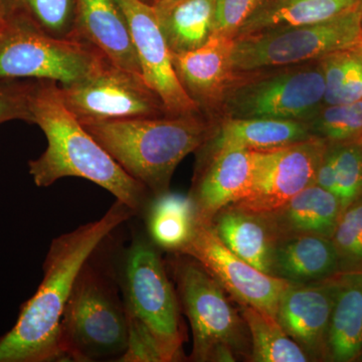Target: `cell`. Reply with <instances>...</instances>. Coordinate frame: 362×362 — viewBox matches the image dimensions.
I'll return each instance as SVG.
<instances>
[{
  "label": "cell",
  "mask_w": 362,
  "mask_h": 362,
  "mask_svg": "<svg viewBox=\"0 0 362 362\" xmlns=\"http://www.w3.org/2000/svg\"><path fill=\"white\" fill-rule=\"evenodd\" d=\"M339 273V258L330 238L299 235L276 240L270 275L291 284H309Z\"/></svg>",
  "instance_id": "obj_19"
},
{
  "label": "cell",
  "mask_w": 362,
  "mask_h": 362,
  "mask_svg": "<svg viewBox=\"0 0 362 362\" xmlns=\"http://www.w3.org/2000/svg\"><path fill=\"white\" fill-rule=\"evenodd\" d=\"M127 312V311H126ZM127 349L119 361L163 362L156 340L144 325L128 313Z\"/></svg>",
  "instance_id": "obj_34"
},
{
  "label": "cell",
  "mask_w": 362,
  "mask_h": 362,
  "mask_svg": "<svg viewBox=\"0 0 362 362\" xmlns=\"http://www.w3.org/2000/svg\"><path fill=\"white\" fill-rule=\"evenodd\" d=\"M178 252L197 259L238 303L275 318L281 298L291 285L237 256L221 242L211 223H197L192 239Z\"/></svg>",
  "instance_id": "obj_12"
},
{
  "label": "cell",
  "mask_w": 362,
  "mask_h": 362,
  "mask_svg": "<svg viewBox=\"0 0 362 362\" xmlns=\"http://www.w3.org/2000/svg\"><path fill=\"white\" fill-rule=\"evenodd\" d=\"M30 111L33 124L42 130L47 146L42 156L28 161V171L39 187H49L61 178L92 181L132 209H148L152 194L127 173L85 129L62 101L59 85L35 81Z\"/></svg>",
  "instance_id": "obj_2"
},
{
  "label": "cell",
  "mask_w": 362,
  "mask_h": 362,
  "mask_svg": "<svg viewBox=\"0 0 362 362\" xmlns=\"http://www.w3.org/2000/svg\"><path fill=\"white\" fill-rule=\"evenodd\" d=\"M89 262L78 274L62 317L61 356L74 361L120 359L128 342L126 307L110 281Z\"/></svg>",
  "instance_id": "obj_5"
},
{
  "label": "cell",
  "mask_w": 362,
  "mask_h": 362,
  "mask_svg": "<svg viewBox=\"0 0 362 362\" xmlns=\"http://www.w3.org/2000/svg\"><path fill=\"white\" fill-rule=\"evenodd\" d=\"M147 211L153 244L173 252L187 246L197 226V211L189 195L164 192L153 197Z\"/></svg>",
  "instance_id": "obj_25"
},
{
  "label": "cell",
  "mask_w": 362,
  "mask_h": 362,
  "mask_svg": "<svg viewBox=\"0 0 362 362\" xmlns=\"http://www.w3.org/2000/svg\"><path fill=\"white\" fill-rule=\"evenodd\" d=\"M59 92L80 122L170 115L141 75L109 61L81 82L59 85Z\"/></svg>",
  "instance_id": "obj_10"
},
{
  "label": "cell",
  "mask_w": 362,
  "mask_h": 362,
  "mask_svg": "<svg viewBox=\"0 0 362 362\" xmlns=\"http://www.w3.org/2000/svg\"><path fill=\"white\" fill-rule=\"evenodd\" d=\"M75 40L111 64L142 76L129 23L116 0H75Z\"/></svg>",
  "instance_id": "obj_17"
},
{
  "label": "cell",
  "mask_w": 362,
  "mask_h": 362,
  "mask_svg": "<svg viewBox=\"0 0 362 362\" xmlns=\"http://www.w3.org/2000/svg\"><path fill=\"white\" fill-rule=\"evenodd\" d=\"M332 146L337 173V197L343 211L362 195L361 145V141L356 140Z\"/></svg>",
  "instance_id": "obj_31"
},
{
  "label": "cell",
  "mask_w": 362,
  "mask_h": 362,
  "mask_svg": "<svg viewBox=\"0 0 362 362\" xmlns=\"http://www.w3.org/2000/svg\"><path fill=\"white\" fill-rule=\"evenodd\" d=\"M154 7L173 54L194 51L211 39L214 0H176Z\"/></svg>",
  "instance_id": "obj_24"
},
{
  "label": "cell",
  "mask_w": 362,
  "mask_h": 362,
  "mask_svg": "<svg viewBox=\"0 0 362 362\" xmlns=\"http://www.w3.org/2000/svg\"><path fill=\"white\" fill-rule=\"evenodd\" d=\"M233 44V40L211 35L209 42L194 51L173 54L181 86L202 115L213 122L235 76L230 61Z\"/></svg>",
  "instance_id": "obj_16"
},
{
  "label": "cell",
  "mask_w": 362,
  "mask_h": 362,
  "mask_svg": "<svg viewBox=\"0 0 362 362\" xmlns=\"http://www.w3.org/2000/svg\"><path fill=\"white\" fill-rule=\"evenodd\" d=\"M359 141H361V152H362V137L361 138V139H359Z\"/></svg>",
  "instance_id": "obj_40"
},
{
  "label": "cell",
  "mask_w": 362,
  "mask_h": 362,
  "mask_svg": "<svg viewBox=\"0 0 362 362\" xmlns=\"http://www.w3.org/2000/svg\"><path fill=\"white\" fill-rule=\"evenodd\" d=\"M315 185L337 195V173H335L334 150L332 145H328L322 161L319 165Z\"/></svg>",
  "instance_id": "obj_35"
},
{
  "label": "cell",
  "mask_w": 362,
  "mask_h": 362,
  "mask_svg": "<svg viewBox=\"0 0 362 362\" xmlns=\"http://www.w3.org/2000/svg\"><path fill=\"white\" fill-rule=\"evenodd\" d=\"M80 123L153 197L169 192L176 168L204 146L214 128L201 113Z\"/></svg>",
  "instance_id": "obj_3"
},
{
  "label": "cell",
  "mask_w": 362,
  "mask_h": 362,
  "mask_svg": "<svg viewBox=\"0 0 362 362\" xmlns=\"http://www.w3.org/2000/svg\"><path fill=\"white\" fill-rule=\"evenodd\" d=\"M124 278L126 311L149 331L163 362L180 361L185 334L180 302L158 252L148 240H133Z\"/></svg>",
  "instance_id": "obj_9"
},
{
  "label": "cell",
  "mask_w": 362,
  "mask_h": 362,
  "mask_svg": "<svg viewBox=\"0 0 362 362\" xmlns=\"http://www.w3.org/2000/svg\"><path fill=\"white\" fill-rule=\"evenodd\" d=\"M4 2L11 16L25 21L52 37L75 40V0H4Z\"/></svg>",
  "instance_id": "obj_28"
},
{
  "label": "cell",
  "mask_w": 362,
  "mask_h": 362,
  "mask_svg": "<svg viewBox=\"0 0 362 362\" xmlns=\"http://www.w3.org/2000/svg\"><path fill=\"white\" fill-rule=\"evenodd\" d=\"M361 42V14L356 6L320 23L237 37L230 61L233 71L297 65Z\"/></svg>",
  "instance_id": "obj_8"
},
{
  "label": "cell",
  "mask_w": 362,
  "mask_h": 362,
  "mask_svg": "<svg viewBox=\"0 0 362 362\" xmlns=\"http://www.w3.org/2000/svg\"><path fill=\"white\" fill-rule=\"evenodd\" d=\"M320 62L235 71L221 102V119L306 121L324 105Z\"/></svg>",
  "instance_id": "obj_6"
},
{
  "label": "cell",
  "mask_w": 362,
  "mask_h": 362,
  "mask_svg": "<svg viewBox=\"0 0 362 362\" xmlns=\"http://www.w3.org/2000/svg\"><path fill=\"white\" fill-rule=\"evenodd\" d=\"M359 358H362V354H361V356H359Z\"/></svg>",
  "instance_id": "obj_41"
},
{
  "label": "cell",
  "mask_w": 362,
  "mask_h": 362,
  "mask_svg": "<svg viewBox=\"0 0 362 362\" xmlns=\"http://www.w3.org/2000/svg\"><path fill=\"white\" fill-rule=\"evenodd\" d=\"M339 273L362 271V195L343 209L333 233Z\"/></svg>",
  "instance_id": "obj_30"
},
{
  "label": "cell",
  "mask_w": 362,
  "mask_h": 362,
  "mask_svg": "<svg viewBox=\"0 0 362 362\" xmlns=\"http://www.w3.org/2000/svg\"><path fill=\"white\" fill-rule=\"evenodd\" d=\"M142 1L146 2V4H152V6H153L154 1H156V0H142Z\"/></svg>",
  "instance_id": "obj_39"
},
{
  "label": "cell",
  "mask_w": 362,
  "mask_h": 362,
  "mask_svg": "<svg viewBox=\"0 0 362 362\" xmlns=\"http://www.w3.org/2000/svg\"><path fill=\"white\" fill-rule=\"evenodd\" d=\"M342 206L334 194L312 185L282 206L261 214L277 240L299 235L332 238Z\"/></svg>",
  "instance_id": "obj_20"
},
{
  "label": "cell",
  "mask_w": 362,
  "mask_h": 362,
  "mask_svg": "<svg viewBox=\"0 0 362 362\" xmlns=\"http://www.w3.org/2000/svg\"><path fill=\"white\" fill-rule=\"evenodd\" d=\"M252 341L251 361H310L303 349L292 339L275 317L254 307L240 305Z\"/></svg>",
  "instance_id": "obj_26"
},
{
  "label": "cell",
  "mask_w": 362,
  "mask_h": 362,
  "mask_svg": "<svg viewBox=\"0 0 362 362\" xmlns=\"http://www.w3.org/2000/svg\"><path fill=\"white\" fill-rule=\"evenodd\" d=\"M312 136L305 121L286 119H221L214 122L213 134L197 151L202 156L226 148L266 151L304 141Z\"/></svg>",
  "instance_id": "obj_18"
},
{
  "label": "cell",
  "mask_w": 362,
  "mask_h": 362,
  "mask_svg": "<svg viewBox=\"0 0 362 362\" xmlns=\"http://www.w3.org/2000/svg\"><path fill=\"white\" fill-rule=\"evenodd\" d=\"M259 0H214L213 35L235 40Z\"/></svg>",
  "instance_id": "obj_33"
},
{
  "label": "cell",
  "mask_w": 362,
  "mask_h": 362,
  "mask_svg": "<svg viewBox=\"0 0 362 362\" xmlns=\"http://www.w3.org/2000/svg\"><path fill=\"white\" fill-rule=\"evenodd\" d=\"M35 82L0 80V124L13 120L33 124L30 98Z\"/></svg>",
  "instance_id": "obj_32"
},
{
  "label": "cell",
  "mask_w": 362,
  "mask_h": 362,
  "mask_svg": "<svg viewBox=\"0 0 362 362\" xmlns=\"http://www.w3.org/2000/svg\"><path fill=\"white\" fill-rule=\"evenodd\" d=\"M325 81L324 105L362 100V42L319 59Z\"/></svg>",
  "instance_id": "obj_27"
},
{
  "label": "cell",
  "mask_w": 362,
  "mask_h": 362,
  "mask_svg": "<svg viewBox=\"0 0 362 362\" xmlns=\"http://www.w3.org/2000/svg\"><path fill=\"white\" fill-rule=\"evenodd\" d=\"M116 2L129 23L142 77L160 97L168 113L170 115L201 113L176 75L173 52L159 25L156 7L142 0H116Z\"/></svg>",
  "instance_id": "obj_13"
},
{
  "label": "cell",
  "mask_w": 362,
  "mask_h": 362,
  "mask_svg": "<svg viewBox=\"0 0 362 362\" xmlns=\"http://www.w3.org/2000/svg\"><path fill=\"white\" fill-rule=\"evenodd\" d=\"M175 254L171 261L173 276L194 335L192 361H251L249 328L226 297V290L197 259Z\"/></svg>",
  "instance_id": "obj_4"
},
{
  "label": "cell",
  "mask_w": 362,
  "mask_h": 362,
  "mask_svg": "<svg viewBox=\"0 0 362 362\" xmlns=\"http://www.w3.org/2000/svg\"><path fill=\"white\" fill-rule=\"evenodd\" d=\"M176 1V0H156L153 6H162V4H170V2Z\"/></svg>",
  "instance_id": "obj_37"
},
{
  "label": "cell",
  "mask_w": 362,
  "mask_h": 362,
  "mask_svg": "<svg viewBox=\"0 0 362 362\" xmlns=\"http://www.w3.org/2000/svg\"><path fill=\"white\" fill-rule=\"evenodd\" d=\"M254 173V150L233 147L201 156L189 194L197 223H211L223 209L246 197Z\"/></svg>",
  "instance_id": "obj_14"
},
{
  "label": "cell",
  "mask_w": 362,
  "mask_h": 362,
  "mask_svg": "<svg viewBox=\"0 0 362 362\" xmlns=\"http://www.w3.org/2000/svg\"><path fill=\"white\" fill-rule=\"evenodd\" d=\"M107 61L89 44L52 37L11 14L0 35V80L71 85L90 77Z\"/></svg>",
  "instance_id": "obj_7"
},
{
  "label": "cell",
  "mask_w": 362,
  "mask_h": 362,
  "mask_svg": "<svg viewBox=\"0 0 362 362\" xmlns=\"http://www.w3.org/2000/svg\"><path fill=\"white\" fill-rule=\"evenodd\" d=\"M328 143L311 137L282 148L255 151L251 190L232 207L257 214L271 213L305 188L315 185Z\"/></svg>",
  "instance_id": "obj_11"
},
{
  "label": "cell",
  "mask_w": 362,
  "mask_h": 362,
  "mask_svg": "<svg viewBox=\"0 0 362 362\" xmlns=\"http://www.w3.org/2000/svg\"><path fill=\"white\" fill-rule=\"evenodd\" d=\"M211 225L230 251L270 275L272 252L277 238L261 214L228 206L216 214Z\"/></svg>",
  "instance_id": "obj_22"
},
{
  "label": "cell",
  "mask_w": 362,
  "mask_h": 362,
  "mask_svg": "<svg viewBox=\"0 0 362 362\" xmlns=\"http://www.w3.org/2000/svg\"><path fill=\"white\" fill-rule=\"evenodd\" d=\"M337 274L309 284H291L279 303L276 319L311 361L327 358L331 314Z\"/></svg>",
  "instance_id": "obj_15"
},
{
  "label": "cell",
  "mask_w": 362,
  "mask_h": 362,
  "mask_svg": "<svg viewBox=\"0 0 362 362\" xmlns=\"http://www.w3.org/2000/svg\"><path fill=\"white\" fill-rule=\"evenodd\" d=\"M357 7H358L359 11H361L362 21V0H357Z\"/></svg>",
  "instance_id": "obj_38"
},
{
  "label": "cell",
  "mask_w": 362,
  "mask_h": 362,
  "mask_svg": "<svg viewBox=\"0 0 362 362\" xmlns=\"http://www.w3.org/2000/svg\"><path fill=\"white\" fill-rule=\"evenodd\" d=\"M9 20V11L4 0H0V35L4 32Z\"/></svg>",
  "instance_id": "obj_36"
},
{
  "label": "cell",
  "mask_w": 362,
  "mask_h": 362,
  "mask_svg": "<svg viewBox=\"0 0 362 362\" xmlns=\"http://www.w3.org/2000/svg\"><path fill=\"white\" fill-rule=\"evenodd\" d=\"M134 211L119 201L99 218L52 240L44 279L21 306L18 320L0 337V362H47L62 358L59 325L78 275L98 247Z\"/></svg>",
  "instance_id": "obj_1"
},
{
  "label": "cell",
  "mask_w": 362,
  "mask_h": 362,
  "mask_svg": "<svg viewBox=\"0 0 362 362\" xmlns=\"http://www.w3.org/2000/svg\"><path fill=\"white\" fill-rule=\"evenodd\" d=\"M356 6L357 0H259L237 37L320 23Z\"/></svg>",
  "instance_id": "obj_23"
},
{
  "label": "cell",
  "mask_w": 362,
  "mask_h": 362,
  "mask_svg": "<svg viewBox=\"0 0 362 362\" xmlns=\"http://www.w3.org/2000/svg\"><path fill=\"white\" fill-rule=\"evenodd\" d=\"M305 122L312 136L328 144L356 141L362 137V100L352 103L323 105Z\"/></svg>",
  "instance_id": "obj_29"
},
{
  "label": "cell",
  "mask_w": 362,
  "mask_h": 362,
  "mask_svg": "<svg viewBox=\"0 0 362 362\" xmlns=\"http://www.w3.org/2000/svg\"><path fill=\"white\" fill-rule=\"evenodd\" d=\"M362 354V271L337 274V290L331 314L327 358L349 362Z\"/></svg>",
  "instance_id": "obj_21"
}]
</instances>
